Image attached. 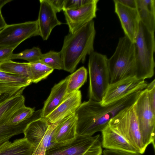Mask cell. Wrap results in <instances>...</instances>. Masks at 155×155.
Returning <instances> with one entry per match:
<instances>
[{
    "mask_svg": "<svg viewBox=\"0 0 155 155\" xmlns=\"http://www.w3.org/2000/svg\"><path fill=\"white\" fill-rule=\"evenodd\" d=\"M134 104L120 111L110 121L108 124L142 154L146 149L142 142Z\"/></svg>",
    "mask_w": 155,
    "mask_h": 155,
    "instance_id": "obj_7",
    "label": "cell"
},
{
    "mask_svg": "<svg viewBox=\"0 0 155 155\" xmlns=\"http://www.w3.org/2000/svg\"><path fill=\"white\" fill-rule=\"evenodd\" d=\"M40 117V114L35 111L29 118L16 125L7 124L0 126V145L9 140L12 137L23 133L25 128L31 121Z\"/></svg>",
    "mask_w": 155,
    "mask_h": 155,
    "instance_id": "obj_23",
    "label": "cell"
},
{
    "mask_svg": "<svg viewBox=\"0 0 155 155\" xmlns=\"http://www.w3.org/2000/svg\"><path fill=\"white\" fill-rule=\"evenodd\" d=\"M42 54L39 48L34 47L32 48L26 49L19 53H12L9 57V60L23 59L31 63L39 60Z\"/></svg>",
    "mask_w": 155,
    "mask_h": 155,
    "instance_id": "obj_28",
    "label": "cell"
},
{
    "mask_svg": "<svg viewBox=\"0 0 155 155\" xmlns=\"http://www.w3.org/2000/svg\"><path fill=\"white\" fill-rule=\"evenodd\" d=\"M45 150H43L40 152L38 155H45Z\"/></svg>",
    "mask_w": 155,
    "mask_h": 155,
    "instance_id": "obj_38",
    "label": "cell"
},
{
    "mask_svg": "<svg viewBox=\"0 0 155 155\" xmlns=\"http://www.w3.org/2000/svg\"><path fill=\"white\" fill-rule=\"evenodd\" d=\"M134 106L143 146L146 149L151 144L155 150V113L150 107L146 88L141 92Z\"/></svg>",
    "mask_w": 155,
    "mask_h": 155,
    "instance_id": "obj_9",
    "label": "cell"
},
{
    "mask_svg": "<svg viewBox=\"0 0 155 155\" xmlns=\"http://www.w3.org/2000/svg\"><path fill=\"white\" fill-rule=\"evenodd\" d=\"M6 24L0 10V31L6 25Z\"/></svg>",
    "mask_w": 155,
    "mask_h": 155,
    "instance_id": "obj_36",
    "label": "cell"
},
{
    "mask_svg": "<svg viewBox=\"0 0 155 155\" xmlns=\"http://www.w3.org/2000/svg\"><path fill=\"white\" fill-rule=\"evenodd\" d=\"M57 13L63 10L64 0H47Z\"/></svg>",
    "mask_w": 155,
    "mask_h": 155,
    "instance_id": "obj_33",
    "label": "cell"
},
{
    "mask_svg": "<svg viewBox=\"0 0 155 155\" xmlns=\"http://www.w3.org/2000/svg\"><path fill=\"white\" fill-rule=\"evenodd\" d=\"M77 124L75 113L58 121L53 135L54 142H66L74 139L77 136Z\"/></svg>",
    "mask_w": 155,
    "mask_h": 155,
    "instance_id": "obj_18",
    "label": "cell"
},
{
    "mask_svg": "<svg viewBox=\"0 0 155 155\" xmlns=\"http://www.w3.org/2000/svg\"><path fill=\"white\" fill-rule=\"evenodd\" d=\"M67 77L52 88L50 93L41 109V117L45 118L56 108L64 100L67 94Z\"/></svg>",
    "mask_w": 155,
    "mask_h": 155,
    "instance_id": "obj_19",
    "label": "cell"
},
{
    "mask_svg": "<svg viewBox=\"0 0 155 155\" xmlns=\"http://www.w3.org/2000/svg\"><path fill=\"white\" fill-rule=\"evenodd\" d=\"M110 84L135 76L134 44L125 36L120 38L115 52L107 60Z\"/></svg>",
    "mask_w": 155,
    "mask_h": 155,
    "instance_id": "obj_4",
    "label": "cell"
},
{
    "mask_svg": "<svg viewBox=\"0 0 155 155\" xmlns=\"http://www.w3.org/2000/svg\"><path fill=\"white\" fill-rule=\"evenodd\" d=\"M92 0H64V10H75L90 3Z\"/></svg>",
    "mask_w": 155,
    "mask_h": 155,
    "instance_id": "obj_30",
    "label": "cell"
},
{
    "mask_svg": "<svg viewBox=\"0 0 155 155\" xmlns=\"http://www.w3.org/2000/svg\"><path fill=\"white\" fill-rule=\"evenodd\" d=\"M87 75V69L82 66L67 77V95L79 90L86 81Z\"/></svg>",
    "mask_w": 155,
    "mask_h": 155,
    "instance_id": "obj_25",
    "label": "cell"
},
{
    "mask_svg": "<svg viewBox=\"0 0 155 155\" xmlns=\"http://www.w3.org/2000/svg\"><path fill=\"white\" fill-rule=\"evenodd\" d=\"M148 84L145 80L135 76L130 77L117 82L110 84L101 102L105 105L115 101L135 91L143 90Z\"/></svg>",
    "mask_w": 155,
    "mask_h": 155,
    "instance_id": "obj_11",
    "label": "cell"
},
{
    "mask_svg": "<svg viewBox=\"0 0 155 155\" xmlns=\"http://www.w3.org/2000/svg\"><path fill=\"white\" fill-rule=\"evenodd\" d=\"M124 6L130 8L137 9L136 0H117Z\"/></svg>",
    "mask_w": 155,
    "mask_h": 155,
    "instance_id": "obj_35",
    "label": "cell"
},
{
    "mask_svg": "<svg viewBox=\"0 0 155 155\" xmlns=\"http://www.w3.org/2000/svg\"><path fill=\"white\" fill-rule=\"evenodd\" d=\"M32 75V82L37 83L46 78L54 69L39 60L29 63Z\"/></svg>",
    "mask_w": 155,
    "mask_h": 155,
    "instance_id": "obj_26",
    "label": "cell"
},
{
    "mask_svg": "<svg viewBox=\"0 0 155 155\" xmlns=\"http://www.w3.org/2000/svg\"><path fill=\"white\" fill-rule=\"evenodd\" d=\"M40 6L38 18V35L43 40L48 38L53 29L62 23L58 19L57 12L47 0H40Z\"/></svg>",
    "mask_w": 155,
    "mask_h": 155,
    "instance_id": "obj_14",
    "label": "cell"
},
{
    "mask_svg": "<svg viewBox=\"0 0 155 155\" xmlns=\"http://www.w3.org/2000/svg\"><path fill=\"white\" fill-rule=\"evenodd\" d=\"M142 90L134 91L105 105L90 99L81 103L75 112L77 135L91 136L101 132L120 111L135 103Z\"/></svg>",
    "mask_w": 155,
    "mask_h": 155,
    "instance_id": "obj_1",
    "label": "cell"
},
{
    "mask_svg": "<svg viewBox=\"0 0 155 155\" xmlns=\"http://www.w3.org/2000/svg\"><path fill=\"white\" fill-rule=\"evenodd\" d=\"M37 20L7 25L0 31V46L17 47L25 40L38 35Z\"/></svg>",
    "mask_w": 155,
    "mask_h": 155,
    "instance_id": "obj_10",
    "label": "cell"
},
{
    "mask_svg": "<svg viewBox=\"0 0 155 155\" xmlns=\"http://www.w3.org/2000/svg\"><path fill=\"white\" fill-rule=\"evenodd\" d=\"M28 78L11 74L0 70V93L14 94L25 88L32 83Z\"/></svg>",
    "mask_w": 155,
    "mask_h": 155,
    "instance_id": "obj_20",
    "label": "cell"
},
{
    "mask_svg": "<svg viewBox=\"0 0 155 155\" xmlns=\"http://www.w3.org/2000/svg\"><path fill=\"white\" fill-rule=\"evenodd\" d=\"M146 89L147 91L149 101L153 112L155 113V79L148 84Z\"/></svg>",
    "mask_w": 155,
    "mask_h": 155,
    "instance_id": "obj_31",
    "label": "cell"
},
{
    "mask_svg": "<svg viewBox=\"0 0 155 155\" xmlns=\"http://www.w3.org/2000/svg\"><path fill=\"white\" fill-rule=\"evenodd\" d=\"M135 56V77L145 80L152 77L154 74L155 51L154 33L149 31L140 21L134 42Z\"/></svg>",
    "mask_w": 155,
    "mask_h": 155,
    "instance_id": "obj_3",
    "label": "cell"
},
{
    "mask_svg": "<svg viewBox=\"0 0 155 155\" xmlns=\"http://www.w3.org/2000/svg\"><path fill=\"white\" fill-rule=\"evenodd\" d=\"M25 88L14 94L0 95V126L6 124L20 108L25 105Z\"/></svg>",
    "mask_w": 155,
    "mask_h": 155,
    "instance_id": "obj_16",
    "label": "cell"
},
{
    "mask_svg": "<svg viewBox=\"0 0 155 155\" xmlns=\"http://www.w3.org/2000/svg\"><path fill=\"white\" fill-rule=\"evenodd\" d=\"M101 137L77 135L73 140L57 143L47 149L45 155H101Z\"/></svg>",
    "mask_w": 155,
    "mask_h": 155,
    "instance_id": "obj_6",
    "label": "cell"
},
{
    "mask_svg": "<svg viewBox=\"0 0 155 155\" xmlns=\"http://www.w3.org/2000/svg\"><path fill=\"white\" fill-rule=\"evenodd\" d=\"M81 98L79 90L68 95L62 102L45 118L50 123L52 124L75 113L81 103Z\"/></svg>",
    "mask_w": 155,
    "mask_h": 155,
    "instance_id": "obj_15",
    "label": "cell"
},
{
    "mask_svg": "<svg viewBox=\"0 0 155 155\" xmlns=\"http://www.w3.org/2000/svg\"><path fill=\"white\" fill-rule=\"evenodd\" d=\"M12 0H0V10L7 3L11 2Z\"/></svg>",
    "mask_w": 155,
    "mask_h": 155,
    "instance_id": "obj_37",
    "label": "cell"
},
{
    "mask_svg": "<svg viewBox=\"0 0 155 155\" xmlns=\"http://www.w3.org/2000/svg\"><path fill=\"white\" fill-rule=\"evenodd\" d=\"M113 1L115 12L119 19L125 36L134 43L140 21L137 10L125 6L117 0Z\"/></svg>",
    "mask_w": 155,
    "mask_h": 155,
    "instance_id": "obj_13",
    "label": "cell"
},
{
    "mask_svg": "<svg viewBox=\"0 0 155 155\" xmlns=\"http://www.w3.org/2000/svg\"><path fill=\"white\" fill-rule=\"evenodd\" d=\"M101 132L102 147L109 150L138 153L127 140L111 128L108 124Z\"/></svg>",
    "mask_w": 155,
    "mask_h": 155,
    "instance_id": "obj_17",
    "label": "cell"
},
{
    "mask_svg": "<svg viewBox=\"0 0 155 155\" xmlns=\"http://www.w3.org/2000/svg\"><path fill=\"white\" fill-rule=\"evenodd\" d=\"M33 150V146L25 137L0 145V155H32Z\"/></svg>",
    "mask_w": 155,
    "mask_h": 155,
    "instance_id": "obj_22",
    "label": "cell"
},
{
    "mask_svg": "<svg viewBox=\"0 0 155 155\" xmlns=\"http://www.w3.org/2000/svg\"><path fill=\"white\" fill-rule=\"evenodd\" d=\"M98 1V0H92L78 9L64 11L66 23L69 28V32H74L96 17Z\"/></svg>",
    "mask_w": 155,
    "mask_h": 155,
    "instance_id": "obj_12",
    "label": "cell"
},
{
    "mask_svg": "<svg viewBox=\"0 0 155 155\" xmlns=\"http://www.w3.org/2000/svg\"><path fill=\"white\" fill-rule=\"evenodd\" d=\"M0 70L10 74L23 76L32 81L31 73L28 62H17L9 60L0 63Z\"/></svg>",
    "mask_w": 155,
    "mask_h": 155,
    "instance_id": "obj_24",
    "label": "cell"
},
{
    "mask_svg": "<svg viewBox=\"0 0 155 155\" xmlns=\"http://www.w3.org/2000/svg\"><path fill=\"white\" fill-rule=\"evenodd\" d=\"M58 122L50 124L45 118L41 117L28 124L23 133L24 137L34 147L32 155H38L56 143L53 135Z\"/></svg>",
    "mask_w": 155,
    "mask_h": 155,
    "instance_id": "obj_8",
    "label": "cell"
},
{
    "mask_svg": "<svg viewBox=\"0 0 155 155\" xmlns=\"http://www.w3.org/2000/svg\"><path fill=\"white\" fill-rule=\"evenodd\" d=\"M35 108L25 105L19 108L7 123L10 125H16L30 117L35 111Z\"/></svg>",
    "mask_w": 155,
    "mask_h": 155,
    "instance_id": "obj_29",
    "label": "cell"
},
{
    "mask_svg": "<svg viewBox=\"0 0 155 155\" xmlns=\"http://www.w3.org/2000/svg\"><path fill=\"white\" fill-rule=\"evenodd\" d=\"M107 60L106 55L96 52L94 51L89 55V99L101 102L110 84Z\"/></svg>",
    "mask_w": 155,
    "mask_h": 155,
    "instance_id": "obj_5",
    "label": "cell"
},
{
    "mask_svg": "<svg viewBox=\"0 0 155 155\" xmlns=\"http://www.w3.org/2000/svg\"><path fill=\"white\" fill-rule=\"evenodd\" d=\"M95 35L94 22L92 20L74 32H69L65 36L60 51L64 70L72 73L80 62L84 63L86 56L94 51Z\"/></svg>",
    "mask_w": 155,
    "mask_h": 155,
    "instance_id": "obj_2",
    "label": "cell"
},
{
    "mask_svg": "<svg viewBox=\"0 0 155 155\" xmlns=\"http://www.w3.org/2000/svg\"><path fill=\"white\" fill-rule=\"evenodd\" d=\"M16 48L15 47L0 46V63L9 60V57Z\"/></svg>",
    "mask_w": 155,
    "mask_h": 155,
    "instance_id": "obj_32",
    "label": "cell"
},
{
    "mask_svg": "<svg viewBox=\"0 0 155 155\" xmlns=\"http://www.w3.org/2000/svg\"><path fill=\"white\" fill-rule=\"evenodd\" d=\"M1 93H0V95H1Z\"/></svg>",
    "mask_w": 155,
    "mask_h": 155,
    "instance_id": "obj_39",
    "label": "cell"
},
{
    "mask_svg": "<svg viewBox=\"0 0 155 155\" xmlns=\"http://www.w3.org/2000/svg\"><path fill=\"white\" fill-rule=\"evenodd\" d=\"M40 61L53 69L64 70L63 64L60 52L50 51L42 54Z\"/></svg>",
    "mask_w": 155,
    "mask_h": 155,
    "instance_id": "obj_27",
    "label": "cell"
},
{
    "mask_svg": "<svg viewBox=\"0 0 155 155\" xmlns=\"http://www.w3.org/2000/svg\"><path fill=\"white\" fill-rule=\"evenodd\" d=\"M103 153V155H141L139 153H134L107 149L104 150Z\"/></svg>",
    "mask_w": 155,
    "mask_h": 155,
    "instance_id": "obj_34",
    "label": "cell"
},
{
    "mask_svg": "<svg viewBox=\"0 0 155 155\" xmlns=\"http://www.w3.org/2000/svg\"><path fill=\"white\" fill-rule=\"evenodd\" d=\"M137 9L140 21L150 32L155 30V0H136Z\"/></svg>",
    "mask_w": 155,
    "mask_h": 155,
    "instance_id": "obj_21",
    "label": "cell"
}]
</instances>
